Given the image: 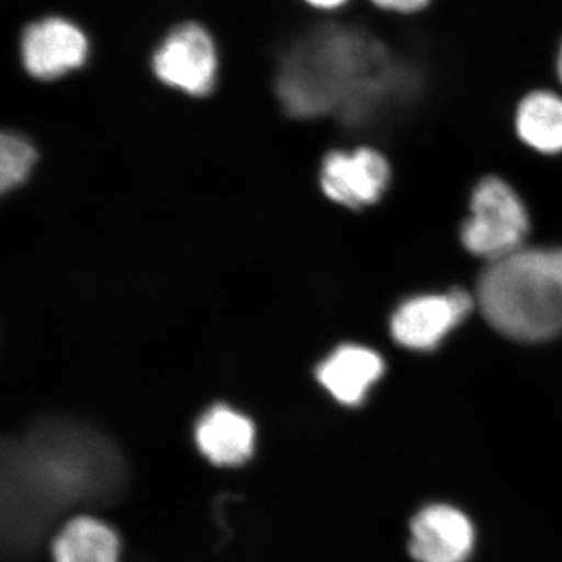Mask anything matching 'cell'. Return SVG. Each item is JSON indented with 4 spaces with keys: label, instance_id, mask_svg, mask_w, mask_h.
Returning <instances> with one entry per match:
<instances>
[{
    "label": "cell",
    "instance_id": "obj_6",
    "mask_svg": "<svg viewBox=\"0 0 562 562\" xmlns=\"http://www.w3.org/2000/svg\"><path fill=\"white\" fill-rule=\"evenodd\" d=\"M90 54L87 35L65 18L32 22L21 38V60L38 80H55L81 68Z\"/></svg>",
    "mask_w": 562,
    "mask_h": 562
},
{
    "label": "cell",
    "instance_id": "obj_1",
    "mask_svg": "<svg viewBox=\"0 0 562 562\" xmlns=\"http://www.w3.org/2000/svg\"><path fill=\"white\" fill-rule=\"evenodd\" d=\"M125 465L109 439L70 422H47L3 449L2 542L25 560L55 520L79 505L113 502Z\"/></svg>",
    "mask_w": 562,
    "mask_h": 562
},
{
    "label": "cell",
    "instance_id": "obj_7",
    "mask_svg": "<svg viewBox=\"0 0 562 562\" xmlns=\"http://www.w3.org/2000/svg\"><path fill=\"white\" fill-rule=\"evenodd\" d=\"M390 177V165L379 150L358 147L353 151L335 150L325 157L321 187L333 202L362 209L382 198Z\"/></svg>",
    "mask_w": 562,
    "mask_h": 562
},
{
    "label": "cell",
    "instance_id": "obj_3",
    "mask_svg": "<svg viewBox=\"0 0 562 562\" xmlns=\"http://www.w3.org/2000/svg\"><path fill=\"white\" fill-rule=\"evenodd\" d=\"M528 231L527 209L506 181L487 177L475 188L471 217L461 231L465 249L484 260H498L524 247Z\"/></svg>",
    "mask_w": 562,
    "mask_h": 562
},
{
    "label": "cell",
    "instance_id": "obj_8",
    "mask_svg": "<svg viewBox=\"0 0 562 562\" xmlns=\"http://www.w3.org/2000/svg\"><path fill=\"white\" fill-rule=\"evenodd\" d=\"M473 543L471 519L453 506L430 505L413 519L409 553L417 562H465Z\"/></svg>",
    "mask_w": 562,
    "mask_h": 562
},
{
    "label": "cell",
    "instance_id": "obj_13",
    "mask_svg": "<svg viewBox=\"0 0 562 562\" xmlns=\"http://www.w3.org/2000/svg\"><path fill=\"white\" fill-rule=\"evenodd\" d=\"M36 162L35 147L18 133H3L0 139V187L10 191L31 176Z\"/></svg>",
    "mask_w": 562,
    "mask_h": 562
},
{
    "label": "cell",
    "instance_id": "obj_14",
    "mask_svg": "<svg viewBox=\"0 0 562 562\" xmlns=\"http://www.w3.org/2000/svg\"><path fill=\"white\" fill-rule=\"evenodd\" d=\"M375 9L394 14H417L427 10L432 0H369Z\"/></svg>",
    "mask_w": 562,
    "mask_h": 562
},
{
    "label": "cell",
    "instance_id": "obj_10",
    "mask_svg": "<svg viewBox=\"0 0 562 562\" xmlns=\"http://www.w3.org/2000/svg\"><path fill=\"white\" fill-rule=\"evenodd\" d=\"M195 442L213 464L236 468L249 461L254 453L255 427L249 417L231 406L216 405L199 420Z\"/></svg>",
    "mask_w": 562,
    "mask_h": 562
},
{
    "label": "cell",
    "instance_id": "obj_2",
    "mask_svg": "<svg viewBox=\"0 0 562 562\" xmlns=\"http://www.w3.org/2000/svg\"><path fill=\"white\" fill-rule=\"evenodd\" d=\"M476 305L506 338L553 339L562 331V249L520 247L487 262L476 286Z\"/></svg>",
    "mask_w": 562,
    "mask_h": 562
},
{
    "label": "cell",
    "instance_id": "obj_16",
    "mask_svg": "<svg viewBox=\"0 0 562 562\" xmlns=\"http://www.w3.org/2000/svg\"><path fill=\"white\" fill-rule=\"evenodd\" d=\"M557 77L558 81H560V88L562 92V43L560 47V52H558V58H557Z\"/></svg>",
    "mask_w": 562,
    "mask_h": 562
},
{
    "label": "cell",
    "instance_id": "obj_4",
    "mask_svg": "<svg viewBox=\"0 0 562 562\" xmlns=\"http://www.w3.org/2000/svg\"><path fill=\"white\" fill-rule=\"evenodd\" d=\"M217 65L213 38L195 22H184L169 32L151 57L157 79L192 98H203L213 91Z\"/></svg>",
    "mask_w": 562,
    "mask_h": 562
},
{
    "label": "cell",
    "instance_id": "obj_15",
    "mask_svg": "<svg viewBox=\"0 0 562 562\" xmlns=\"http://www.w3.org/2000/svg\"><path fill=\"white\" fill-rule=\"evenodd\" d=\"M310 9L321 11V13L336 14L346 10L351 0H303Z\"/></svg>",
    "mask_w": 562,
    "mask_h": 562
},
{
    "label": "cell",
    "instance_id": "obj_11",
    "mask_svg": "<svg viewBox=\"0 0 562 562\" xmlns=\"http://www.w3.org/2000/svg\"><path fill=\"white\" fill-rule=\"evenodd\" d=\"M514 128L530 149L553 155L562 151V92L539 88L525 94L514 110Z\"/></svg>",
    "mask_w": 562,
    "mask_h": 562
},
{
    "label": "cell",
    "instance_id": "obj_12",
    "mask_svg": "<svg viewBox=\"0 0 562 562\" xmlns=\"http://www.w3.org/2000/svg\"><path fill=\"white\" fill-rule=\"evenodd\" d=\"M54 562H120L121 542L109 525L94 517H76L52 546Z\"/></svg>",
    "mask_w": 562,
    "mask_h": 562
},
{
    "label": "cell",
    "instance_id": "obj_5",
    "mask_svg": "<svg viewBox=\"0 0 562 562\" xmlns=\"http://www.w3.org/2000/svg\"><path fill=\"white\" fill-rule=\"evenodd\" d=\"M475 303L468 291L458 288L446 294L416 295L392 314V338L405 349H436L472 313Z\"/></svg>",
    "mask_w": 562,
    "mask_h": 562
},
{
    "label": "cell",
    "instance_id": "obj_9",
    "mask_svg": "<svg viewBox=\"0 0 562 562\" xmlns=\"http://www.w3.org/2000/svg\"><path fill=\"white\" fill-rule=\"evenodd\" d=\"M384 373L383 358L368 347H338L317 366L316 379L331 397L346 406H358Z\"/></svg>",
    "mask_w": 562,
    "mask_h": 562
}]
</instances>
